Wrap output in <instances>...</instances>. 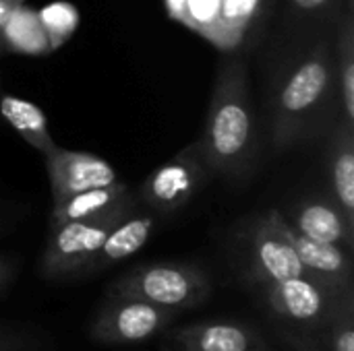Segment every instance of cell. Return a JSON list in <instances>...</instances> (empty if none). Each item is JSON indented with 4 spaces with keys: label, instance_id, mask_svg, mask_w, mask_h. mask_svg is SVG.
Here are the masks:
<instances>
[{
    "label": "cell",
    "instance_id": "6da1fadb",
    "mask_svg": "<svg viewBox=\"0 0 354 351\" xmlns=\"http://www.w3.org/2000/svg\"><path fill=\"white\" fill-rule=\"evenodd\" d=\"M253 118L245 64L230 58L218 70L203 134L197 141L209 172L239 176L249 166L255 143Z\"/></svg>",
    "mask_w": 354,
    "mask_h": 351
},
{
    "label": "cell",
    "instance_id": "7a4b0ae2",
    "mask_svg": "<svg viewBox=\"0 0 354 351\" xmlns=\"http://www.w3.org/2000/svg\"><path fill=\"white\" fill-rule=\"evenodd\" d=\"M334 60L326 41L317 43L284 81L274 106V147L284 151L309 134L334 89Z\"/></svg>",
    "mask_w": 354,
    "mask_h": 351
},
{
    "label": "cell",
    "instance_id": "3957f363",
    "mask_svg": "<svg viewBox=\"0 0 354 351\" xmlns=\"http://www.w3.org/2000/svg\"><path fill=\"white\" fill-rule=\"evenodd\" d=\"M108 296L137 298L170 312L201 306L212 296L209 275L191 263H151L118 277Z\"/></svg>",
    "mask_w": 354,
    "mask_h": 351
},
{
    "label": "cell",
    "instance_id": "277c9868",
    "mask_svg": "<svg viewBox=\"0 0 354 351\" xmlns=\"http://www.w3.org/2000/svg\"><path fill=\"white\" fill-rule=\"evenodd\" d=\"M129 213V199L112 207L100 217L66 221L50 228L46 250L41 254V275L48 279L71 277L83 273L87 263L104 244L106 236Z\"/></svg>",
    "mask_w": 354,
    "mask_h": 351
},
{
    "label": "cell",
    "instance_id": "5b68a950",
    "mask_svg": "<svg viewBox=\"0 0 354 351\" xmlns=\"http://www.w3.org/2000/svg\"><path fill=\"white\" fill-rule=\"evenodd\" d=\"M174 312L153 306L137 298L108 296V302L97 310L89 335L104 345L143 343L170 327Z\"/></svg>",
    "mask_w": 354,
    "mask_h": 351
},
{
    "label": "cell",
    "instance_id": "8992f818",
    "mask_svg": "<svg viewBox=\"0 0 354 351\" xmlns=\"http://www.w3.org/2000/svg\"><path fill=\"white\" fill-rule=\"evenodd\" d=\"M282 213L270 209L247 232V265L245 277L255 285L307 275L292 244L280 228Z\"/></svg>",
    "mask_w": 354,
    "mask_h": 351
},
{
    "label": "cell",
    "instance_id": "52a82bcc",
    "mask_svg": "<svg viewBox=\"0 0 354 351\" xmlns=\"http://www.w3.org/2000/svg\"><path fill=\"white\" fill-rule=\"evenodd\" d=\"M209 168L199 143H191L172 159L158 166L141 184V199L156 211L172 213L185 207L205 184Z\"/></svg>",
    "mask_w": 354,
    "mask_h": 351
},
{
    "label": "cell",
    "instance_id": "ba28073f",
    "mask_svg": "<svg viewBox=\"0 0 354 351\" xmlns=\"http://www.w3.org/2000/svg\"><path fill=\"white\" fill-rule=\"evenodd\" d=\"M261 296L272 312L301 325L328 323L336 302L351 290H338L311 275H297L274 283L259 285Z\"/></svg>",
    "mask_w": 354,
    "mask_h": 351
},
{
    "label": "cell",
    "instance_id": "9c48e42d",
    "mask_svg": "<svg viewBox=\"0 0 354 351\" xmlns=\"http://www.w3.org/2000/svg\"><path fill=\"white\" fill-rule=\"evenodd\" d=\"M44 159L50 178L52 203L81 190L110 186L118 180L114 168L106 159L91 153L71 151L56 145L44 155Z\"/></svg>",
    "mask_w": 354,
    "mask_h": 351
},
{
    "label": "cell",
    "instance_id": "30bf717a",
    "mask_svg": "<svg viewBox=\"0 0 354 351\" xmlns=\"http://www.w3.org/2000/svg\"><path fill=\"white\" fill-rule=\"evenodd\" d=\"M280 228L284 236L288 238V242L292 244L307 275L328 285H334L338 290H353L351 250L338 244H328V242H319V240L303 236L286 221L284 215L280 217Z\"/></svg>",
    "mask_w": 354,
    "mask_h": 351
},
{
    "label": "cell",
    "instance_id": "8fae6325",
    "mask_svg": "<svg viewBox=\"0 0 354 351\" xmlns=\"http://www.w3.org/2000/svg\"><path fill=\"white\" fill-rule=\"evenodd\" d=\"M261 348L253 329L232 321H209L172 329L166 337L168 351H251Z\"/></svg>",
    "mask_w": 354,
    "mask_h": 351
},
{
    "label": "cell",
    "instance_id": "7c38bea8",
    "mask_svg": "<svg viewBox=\"0 0 354 351\" xmlns=\"http://www.w3.org/2000/svg\"><path fill=\"white\" fill-rule=\"evenodd\" d=\"M297 232L307 238L338 244L346 250H353L354 225L346 219L336 201L330 199H311L303 201L292 215L290 223Z\"/></svg>",
    "mask_w": 354,
    "mask_h": 351
},
{
    "label": "cell",
    "instance_id": "4fadbf2b",
    "mask_svg": "<svg viewBox=\"0 0 354 351\" xmlns=\"http://www.w3.org/2000/svg\"><path fill=\"white\" fill-rule=\"evenodd\" d=\"M153 228H156V219L151 215H133V217L127 215L106 236L104 244L87 263L83 273H97L133 257L147 244L149 236L153 234Z\"/></svg>",
    "mask_w": 354,
    "mask_h": 351
},
{
    "label": "cell",
    "instance_id": "5bb4252c",
    "mask_svg": "<svg viewBox=\"0 0 354 351\" xmlns=\"http://www.w3.org/2000/svg\"><path fill=\"white\" fill-rule=\"evenodd\" d=\"M127 199H129V186L120 180H116L110 186H97V188L75 192L71 197H64L52 203L50 228L66 223V221L100 217Z\"/></svg>",
    "mask_w": 354,
    "mask_h": 351
},
{
    "label": "cell",
    "instance_id": "9a60e30c",
    "mask_svg": "<svg viewBox=\"0 0 354 351\" xmlns=\"http://www.w3.org/2000/svg\"><path fill=\"white\" fill-rule=\"evenodd\" d=\"M0 114L15 128V132L41 155H46L56 147L48 130L46 114L33 101L10 93H0Z\"/></svg>",
    "mask_w": 354,
    "mask_h": 351
},
{
    "label": "cell",
    "instance_id": "2e32d148",
    "mask_svg": "<svg viewBox=\"0 0 354 351\" xmlns=\"http://www.w3.org/2000/svg\"><path fill=\"white\" fill-rule=\"evenodd\" d=\"M330 178L338 207L354 225V134L346 122L330 145Z\"/></svg>",
    "mask_w": 354,
    "mask_h": 351
},
{
    "label": "cell",
    "instance_id": "e0dca14e",
    "mask_svg": "<svg viewBox=\"0 0 354 351\" xmlns=\"http://www.w3.org/2000/svg\"><path fill=\"white\" fill-rule=\"evenodd\" d=\"M4 41L8 52L17 54H48L52 52L50 37L44 29L39 12L25 4H17L4 25Z\"/></svg>",
    "mask_w": 354,
    "mask_h": 351
},
{
    "label": "cell",
    "instance_id": "ac0fdd59",
    "mask_svg": "<svg viewBox=\"0 0 354 351\" xmlns=\"http://www.w3.org/2000/svg\"><path fill=\"white\" fill-rule=\"evenodd\" d=\"M338 93L342 99L344 110V122L348 126H354V23L353 17L348 14L344 21V27L340 31L338 41Z\"/></svg>",
    "mask_w": 354,
    "mask_h": 351
},
{
    "label": "cell",
    "instance_id": "d6986e66",
    "mask_svg": "<svg viewBox=\"0 0 354 351\" xmlns=\"http://www.w3.org/2000/svg\"><path fill=\"white\" fill-rule=\"evenodd\" d=\"M332 351H354V302L353 290L346 292L334 306L328 323Z\"/></svg>",
    "mask_w": 354,
    "mask_h": 351
},
{
    "label": "cell",
    "instance_id": "ffe728a7",
    "mask_svg": "<svg viewBox=\"0 0 354 351\" xmlns=\"http://www.w3.org/2000/svg\"><path fill=\"white\" fill-rule=\"evenodd\" d=\"M46 341L25 329L0 327V351H44Z\"/></svg>",
    "mask_w": 354,
    "mask_h": 351
},
{
    "label": "cell",
    "instance_id": "44dd1931",
    "mask_svg": "<svg viewBox=\"0 0 354 351\" xmlns=\"http://www.w3.org/2000/svg\"><path fill=\"white\" fill-rule=\"evenodd\" d=\"M17 6L15 0H0V56L2 54H8V48H6V41H4V25H6V19L10 14V10Z\"/></svg>",
    "mask_w": 354,
    "mask_h": 351
},
{
    "label": "cell",
    "instance_id": "7402d4cb",
    "mask_svg": "<svg viewBox=\"0 0 354 351\" xmlns=\"http://www.w3.org/2000/svg\"><path fill=\"white\" fill-rule=\"evenodd\" d=\"M334 0H290L292 8L301 10V12H319L326 10Z\"/></svg>",
    "mask_w": 354,
    "mask_h": 351
},
{
    "label": "cell",
    "instance_id": "603a6c76",
    "mask_svg": "<svg viewBox=\"0 0 354 351\" xmlns=\"http://www.w3.org/2000/svg\"><path fill=\"white\" fill-rule=\"evenodd\" d=\"M10 277H12V267H10V263H8L4 257H0V290L8 283Z\"/></svg>",
    "mask_w": 354,
    "mask_h": 351
},
{
    "label": "cell",
    "instance_id": "cb8c5ba5",
    "mask_svg": "<svg viewBox=\"0 0 354 351\" xmlns=\"http://www.w3.org/2000/svg\"><path fill=\"white\" fill-rule=\"evenodd\" d=\"M15 2H17V4H23V2H25V0H15Z\"/></svg>",
    "mask_w": 354,
    "mask_h": 351
},
{
    "label": "cell",
    "instance_id": "d4e9b609",
    "mask_svg": "<svg viewBox=\"0 0 354 351\" xmlns=\"http://www.w3.org/2000/svg\"><path fill=\"white\" fill-rule=\"evenodd\" d=\"M251 351H263L261 348H255V350H251Z\"/></svg>",
    "mask_w": 354,
    "mask_h": 351
}]
</instances>
